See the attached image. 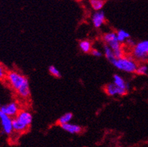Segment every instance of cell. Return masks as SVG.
I'll return each instance as SVG.
<instances>
[{
  "label": "cell",
  "instance_id": "cell-1",
  "mask_svg": "<svg viewBox=\"0 0 148 147\" xmlns=\"http://www.w3.org/2000/svg\"><path fill=\"white\" fill-rule=\"evenodd\" d=\"M6 80L11 89L14 90L19 96L23 98H28L30 96L29 83L28 79L18 71H9L6 75Z\"/></svg>",
  "mask_w": 148,
  "mask_h": 147
},
{
  "label": "cell",
  "instance_id": "cell-2",
  "mask_svg": "<svg viewBox=\"0 0 148 147\" xmlns=\"http://www.w3.org/2000/svg\"><path fill=\"white\" fill-rule=\"evenodd\" d=\"M32 115L26 110H21L13 119V130L14 132L23 133L28 130L32 122Z\"/></svg>",
  "mask_w": 148,
  "mask_h": 147
},
{
  "label": "cell",
  "instance_id": "cell-3",
  "mask_svg": "<svg viewBox=\"0 0 148 147\" xmlns=\"http://www.w3.org/2000/svg\"><path fill=\"white\" fill-rule=\"evenodd\" d=\"M112 64L119 71L129 74L136 72L138 64L132 56H123L119 59H115L111 62Z\"/></svg>",
  "mask_w": 148,
  "mask_h": 147
},
{
  "label": "cell",
  "instance_id": "cell-4",
  "mask_svg": "<svg viewBox=\"0 0 148 147\" xmlns=\"http://www.w3.org/2000/svg\"><path fill=\"white\" fill-rule=\"evenodd\" d=\"M102 39L105 44L108 45L113 50L115 59H119L123 56V49L121 44L117 40L116 32H106L102 36Z\"/></svg>",
  "mask_w": 148,
  "mask_h": 147
},
{
  "label": "cell",
  "instance_id": "cell-5",
  "mask_svg": "<svg viewBox=\"0 0 148 147\" xmlns=\"http://www.w3.org/2000/svg\"><path fill=\"white\" fill-rule=\"evenodd\" d=\"M132 57L135 60L145 62L148 60V40L139 41L132 47Z\"/></svg>",
  "mask_w": 148,
  "mask_h": 147
},
{
  "label": "cell",
  "instance_id": "cell-6",
  "mask_svg": "<svg viewBox=\"0 0 148 147\" xmlns=\"http://www.w3.org/2000/svg\"><path fill=\"white\" fill-rule=\"evenodd\" d=\"M113 83L118 90V95L123 96L128 93L130 87L122 77L119 75H114L113 77Z\"/></svg>",
  "mask_w": 148,
  "mask_h": 147
},
{
  "label": "cell",
  "instance_id": "cell-7",
  "mask_svg": "<svg viewBox=\"0 0 148 147\" xmlns=\"http://www.w3.org/2000/svg\"><path fill=\"white\" fill-rule=\"evenodd\" d=\"M0 121L3 132L7 135H11L13 133V119L8 116L4 114L0 110Z\"/></svg>",
  "mask_w": 148,
  "mask_h": 147
},
{
  "label": "cell",
  "instance_id": "cell-8",
  "mask_svg": "<svg viewBox=\"0 0 148 147\" xmlns=\"http://www.w3.org/2000/svg\"><path fill=\"white\" fill-rule=\"evenodd\" d=\"M0 110H1V111L4 114L10 117L13 118L15 117L18 114L21 109H20V107H19L18 104L17 102L11 101V102L8 103L7 104H5V105L1 107Z\"/></svg>",
  "mask_w": 148,
  "mask_h": 147
},
{
  "label": "cell",
  "instance_id": "cell-9",
  "mask_svg": "<svg viewBox=\"0 0 148 147\" xmlns=\"http://www.w3.org/2000/svg\"><path fill=\"white\" fill-rule=\"evenodd\" d=\"M105 22V15L103 11H99L92 15V23L95 28H100Z\"/></svg>",
  "mask_w": 148,
  "mask_h": 147
},
{
  "label": "cell",
  "instance_id": "cell-10",
  "mask_svg": "<svg viewBox=\"0 0 148 147\" xmlns=\"http://www.w3.org/2000/svg\"><path fill=\"white\" fill-rule=\"evenodd\" d=\"M62 130H64L66 132L69 133L71 134H77L82 132V127L77 124H73V123H67L65 125H61Z\"/></svg>",
  "mask_w": 148,
  "mask_h": 147
},
{
  "label": "cell",
  "instance_id": "cell-11",
  "mask_svg": "<svg viewBox=\"0 0 148 147\" xmlns=\"http://www.w3.org/2000/svg\"><path fill=\"white\" fill-rule=\"evenodd\" d=\"M79 48L84 53H90L92 50V43L89 40H82L79 42Z\"/></svg>",
  "mask_w": 148,
  "mask_h": 147
},
{
  "label": "cell",
  "instance_id": "cell-12",
  "mask_svg": "<svg viewBox=\"0 0 148 147\" xmlns=\"http://www.w3.org/2000/svg\"><path fill=\"white\" fill-rule=\"evenodd\" d=\"M105 93L107 94L109 96H116L118 95V90L116 86H115L114 83H111L107 84L105 86Z\"/></svg>",
  "mask_w": 148,
  "mask_h": 147
},
{
  "label": "cell",
  "instance_id": "cell-13",
  "mask_svg": "<svg viewBox=\"0 0 148 147\" xmlns=\"http://www.w3.org/2000/svg\"><path fill=\"white\" fill-rule=\"evenodd\" d=\"M117 40L120 44L125 43L129 38H130V33L123 29H120L116 32Z\"/></svg>",
  "mask_w": 148,
  "mask_h": 147
},
{
  "label": "cell",
  "instance_id": "cell-14",
  "mask_svg": "<svg viewBox=\"0 0 148 147\" xmlns=\"http://www.w3.org/2000/svg\"><path fill=\"white\" fill-rule=\"evenodd\" d=\"M72 119H73V114L69 112V113H66L62 114V115L59 118L57 123L61 126V125H62L69 123L72 120Z\"/></svg>",
  "mask_w": 148,
  "mask_h": 147
},
{
  "label": "cell",
  "instance_id": "cell-15",
  "mask_svg": "<svg viewBox=\"0 0 148 147\" xmlns=\"http://www.w3.org/2000/svg\"><path fill=\"white\" fill-rule=\"evenodd\" d=\"M104 54H105V58H106V59H107L111 62V63L113 60L115 59V57H114V55L113 50L106 44L104 45Z\"/></svg>",
  "mask_w": 148,
  "mask_h": 147
},
{
  "label": "cell",
  "instance_id": "cell-16",
  "mask_svg": "<svg viewBox=\"0 0 148 147\" xmlns=\"http://www.w3.org/2000/svg\"><path fill=\"white\" fill-rule=\"evenodd\" d=\"M90 2L91 7L96 11H101L105 5V2L103 0H90Z\"/></svg>",
  "mask_w": 148,
  "mask_h": 147
},
{
  "label": "cell",
  "instance_id": "cell-17",
  "mask_svg": "<svg viewBox=\"0 0 148 147\" xmlns=\"http://www.w3.org/2000/svg\"><path fill=\"white\" fill-rule=\"evenodd\" d=\"M135 73L138 75H147L148 74V66L144 63L138 65Z\"/></svg>",
  "mask_w": 148,
  "mask_h": 147
},
{
  "label": "cell",
  "instance_id": "cell-18",
  "mask_svg": "<svg viewBox=\"0 0 148 147\" xmlns=\"http://www.w3.org/2000/svg\"><path fill=\"white\" fill-rule=\"evenodd\" d=\"M48 70L50 74H51L52 76L55 77H61V73H60V71H59L58 69L56 68L55 66H53V65H51V66L49 67Z\"/></svg>",
  "mask_w": 148,
  "mask_h": 147
},
{
  "label": "cell",
  "instance_id": "cell-19",
  "mask_svg": "<svg viewBox=\"0 0 148 147\" xmlns=\"http://www.w3.org/2000/svg\"><path fill=\"white\" fill-rule=\"evenodd\" d=\"M8 71H6L5 68L4 67V65L0 62V80H3L6 78Z\"/></svg>",
  "mask_w": 148,
  "mask_h": 147
},
{
  "label": "cell",
  "instance_id": "cell-20",
  "mask_svg": "<svg viewBox=\"0 0 148 147\" xmlns=\"http://www.w3.org/2000/svg\"><path fill=\"white\" fill-rule=\"evenodd\" d=\"M90 53L92 54L93 56H95V57H101V56H102V53H101V51L99 50H98V49L92 48Z\"/></svg>",
  "mask_w": 148,
  "mask_h": 147
},
{
  "label": "cell",
  "instance_id": "cell-21",
  "mask_svg": "<svg viewBox=\"0 0 148 147\" xmlns=\"http://www.w3.org/2000/svg\"><path fill=\"white\" fill-rule=\"evenodd\" d=\"M126 44H128V45H130V47H133L135 45V41H133V40L132 39V38H129V39L127 40V41H126Z\"/></svg>",
  "mask_w": 148,
  "mask_h": 147
},
{
  "label": "cell",
  "instance_id": "cell-22",
  "mask_svg": "<svg viewBox=\"0 0 148 147\" xmlns=\"http://www.w3.org/2000/svg\"><path fill=\"white\" fill-rule=\"evenodd\" d=\"M2 107V105H1V104H0V107Z\"/></svg>",
  "mask_w": 148,
  "mask_h": 147
}]
</instances>
